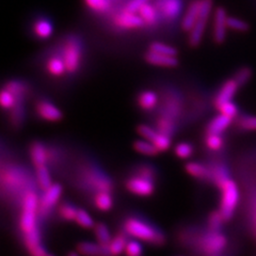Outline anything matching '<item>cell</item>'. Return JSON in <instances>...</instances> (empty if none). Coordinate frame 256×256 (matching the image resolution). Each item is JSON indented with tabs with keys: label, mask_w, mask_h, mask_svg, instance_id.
Returning a JSON list of instances; mask_svg holds the SVG:
<instances>
[{
	"label": "cell",
	"mask_w": 256,
	"mask_h": 256,
	"mask_svg": "<svg viewBox=\"0 0 256 256\" xmlns=\"http://www.w3.org/2000/svg\"><path fill=\"white\" fill-rule=\"evenodd\" d=\"M123 230L128 236L156 246H162L166 242V237L162 230L137 216H130L124 220Z\"/></svg>",
	"instance_id": "1"
},
{
	"label": "cell",
	"mask_w": 256,
	"mask_h": 256,
	"mask_svg": "<svg viewBox=\"0 0 256 256\" xmlns=\"http://www.w3.org/2000/svg\"><path fill=\"white\" fill-rule=\"evenodd\" d=\"M221 191L219 210L226 222L230 221L235 214L239 203V189L233 180H226L219 187Z\"/></svg>",
	"instance_id": "2"
},
{
	"label": "cell",
	"mask_w": 256,
	"mask_h": 256,
	"mask_svg": "<svg viewBox=\"0 0 256 256\" xmlns=\"http://www.w3.org/2000/svg\"><path fill=\"white\" fill-rule=\"evenodd\" d=\"M62 58L68 73L78 70L82 60V45L77 36H70L63 45Z\"/></svg>",
	"instance_id": "3"
},
{
	"label": "cell",
	"mask_w": 256,
	"mask_h": 256,
	"mask_svg": "<svg viewBox=\"0 0 256 256\" xmlns=\"http://www.w3.org/2000/svg\"><path fill=\"white\" fill-rule=\"evenodd\" d=\"M212 12V0H200V15L194 27L191 29L189 36V44L192 47H196L202 42L204 31L208 20Z\"/></svg>",
	"instance_id": "4"
},
{
	"label": "cell",
	"mask_w": 256,
	"mask_h": 256,
	"mask_svg": "<svg viewBox=\"0 0 256 256\" xmlns=\"http://www.w3.org/2000/svg\"><path fill=\"white\" fill-rule=\"evenodd\" d=\"M62 186L60 184L56 182L43 191L42 196L40 198L38 203V218L46 220L50 217L54 206L58 204L59 200L62 196Z\"/></svg>",
	"instance_id": "5"
},
{
	"label": "cell",
	"mask_w": 256,
	"mask_h": 256,
	"mask_svg": "<svg viewBox=\"0 0 256 256\" xmlns=\"http://www.w3.org/2000/svg\"><path fill=\"white\" fill-rule=\"evenodd\" d=\"M228 244L226 236L220 232L216 230H208V233L205 234L201 239H200V249L202 250L208 256L217 255L221 253L224 248Z\"/></svg>",
	"instance_id": "6"
},
{
	"label": "cell",
	"mask_w": 256,
	"mask_h": 256,
	"mask_svg": "<svg viewBox=\"0 0 256 256\" xmlns=\"http://www.w3.org/2000/svg\"><path fill=\"white\" fill-rule=\"evenodd\" d=\"M125 188L134 196L148 198L155 192V182L134 174L125 180Z\"/></svg>",
	"instance_id": "7"
},
{
	"label": "cell",
	"mask_w": 256,
	"mask_h": 256,
	"mask_svg": "<svg viewBox=\"0 0 256 256\" xmlns=\"http://www.w3.org/2000/svg\"><path fill=\"white\" fill-rule=\"evenodd\" d=\"M84 182L92 187L93 190L96 192L100 191H110L112 190V182L108 178L106 174H104L102 171L96 170L94 168H90V169L84 170Z\"/></svg>",
	"instance_id": "8"
},
{
	"label": "cell",
	"mask_w": 256,
	"mask_h": 256,
	"mask_svg": "<svg viewBox=\"0 0 256 256\" xmlns=\"http://www.w3.org/2000/svg\"><path fill=\"white\" fill-rule=\"evenodd\" d=\"M228 16L226 14V11L223 8H218L216 9L214 13V22H212V34H214V40L216 43L222 44L226 41V30L228 28Z\"/></svg>",
	"instance_id": "9"
},
{
	"label": "cell",
	"mask_w": 256,
	"mask_h": 256,
	"mask_svg": "<svg viewBox=\"0 0 256 256\" xmlns=\"http://www.w3.org/2000/svg\"><path fill=\"white\" fill-rule=\"evenodd\" d=\"M114 24L118 28L125 29V30L138 29L144 25L140 15H137L134 12H130L127 10L122 11L121 13L116 16Z\"/></svg>",
	"instance_id": "10"
},
{
	"label": "cell",
	"mask_w": 256,
	"mask_h": 256,
	"mask_svg": "<svg viewBox=\"0 0 256 256\" xmlns=\"http://www.w3.org/2000/svg\"><path fill=\"white\" fill-rule=\"evenodd\" d=\"M24 242L30 256H47L48 253L41 242V233L38 228L24 235Z\"/></svg>",
	"instance_id": "11"
},
{
	"label": "cell",
	"mask_w": 256,
	"mask_h": 256,
	"mask_svg": "<svg viewBox=\"0 0 256 256\" xmlns=\"http://www.w3.org/2000/svg\"><path fill=\"white\" fill-rule=\"evenodd\" d=\"M36 109L38 116L47 122H59L63 116L61 110L57 106H54L52 102L47 100L38 102Z\"/></svg>",
	"instance_id": "12"
},
{
	"label": "cell",
	"mask_w": 256,
	"mask_h": 256,
	"mask_svg": "<svg viewBox=\"0 0 256 256\" xmlns=\"http://www.w3.org/2000/svg\"><path fill=\"white\" fill-rule=\"evenodd\" d=\"M155 6L168 20H172L178 18L182 11L180 0H157Z\"/></svg>",
	"instance_id": "13"
},
{
	"label": "cell",
	"mask_w": 256,
	"mask_h": 256,
	"mask_svg": "<svg viewBox=\"0 0 256 256\" xmlns=\"http://www.w3.org/2000/svg\"><path fill=\"white\" fill-rule=\"evenodd\" d=\"M239 86H240L238 84V82L234 78L226 80V82L222 84L221 89L219 90L217 96H216V98H214L216 108H218L224 102H230L232 100H233L235 94L237 93V91L239 89Z\"/></svg>",
	"instance_id": "14"
},
{
	"label": "cell",
	"mask_w": 256,
	"mask_h": 256,
	"mask_svg": "<svg viewBox=\"0 0 256 256\" xmlns=\"http://www.w3.org/2000/svg\"><path fill=\"white\" fill-rule=\"evenodd\" d=\"M38 210L22 208V214L20 217V228L22 235L31 233L32 230L38 228Z\"/></svg>",
	"instance_id": "15"
},
{
	"label": "cell",
	"mask_w": 256,
	"mask_h": 256,
	"mask_svg": "<svg viewBox=\"0 0 256 256\" xmlns=\"http://www.w3.org/2000/svg\"><path fill=\"white\" fill-rule=\"evenodd\" d=\"M77 252L82 256H111L108 246H102L98 242H79L77 244Z\"/></svg>",
	"instance_id": "16"
},
{
	"label": "cell",
	"mask_w": 256,
	"mask_h": 256,
	"mask_svg": "<svg viewBox=\"0 0 256 256\" xmlns=\"http://www.w3.org/2000/svg\"><path fill=\"white\" fill-rule=\"evenodd\" d=\"M146 61L152 64V66L162 68H175L178 64V60L176 56L162 54L150 50H148V52L146 54Z\"/></svg>",
	"instance_id": "17"
},
{
	"label": "cell",
	"mask_w": 256,
	"mask_h": 256,
	"mask_svg": "<svg viewBox=\"0 0 256 256\" xmlns=\"http://www.w3.org/2000/svg\"><path fill=\"white\" fill-rule=\"evenodd\" d=\"M20 170L15 169V168H12V169H9L8 171L2 170V185L6 184V186L9 187L11 192H16L18 189H22V185H24V173L20 172Z\"/></svg>",
	"instance_id": "18"
},
{
	"label": "cell",
	"mask_w": 256,
	"mask_h": 256,
	"mask_svg": "<svg viewBox=\"0 0 256 256\" xmlns=\"http://www.w3.org/2000/svg\"><path fill=\"white\" fill-rule=\"evenodd\" d=\"M30 158L36 168L46 166L48 162V150L42 142L36 141L31 144Z\"/></svg>",
	"instance_id": "19"
},
{
	"label": "cell",
	"mask_w": 256,
	"mask_h": 256,
	"mask_svg": "<svg viewBox=\"0 0 256 256\" xmlns=\"http://www.w3.org/2000/svg\"><path fill=\"white\" fill-rule=\"evenodd\" d=\"M200 15V0H194L192 2L186 13L182 16V28L185 31H191V29L194 27L196 22L198 18Z\"/></svg>",
	"instance_id": "20"
},
{
	"label": "cell",
	"mask_w": 256,
	"mask_h": 256,
	"mask_svg": "<svg viewBox=\"0 0 256 256\" xmlns=\"http://www.w3.org/2000/svg\"><path fill=\"white\" fill-rule=\"evenodd\" d=\"M232 121H233V118H232L220 114L219 116L214 118L212 121L208 123L206 132L207 134H221L222 132H224L228 130V126L232 124Z\"/></svg>",
	"instance_id": "21"
},
{
	"label": "cell",
	"mask_w": 256,
	"mask_h": 256,
	"mask_svg": "<svg viewBox=\"0 0 256 256\" xmlns=\"http://www.w3.org/2000/svg\"><path fill=\"white\" fill-rule=\"evenodd\" d=\"M186 172L191 175L192 178L203 180H212V172L210 166H207L200 162H188L185 166Z\"/></svg>",
	"instance_id": "22"
},
{
	"label": "cell",
	"mask_w": 256,
	"mask_h": 256,
	"mask_svg": "<svg viewBox=\"0 0 256 256\" xmlns=\"http://www.w3.org/2000/svg\"><path fill=\"white\" fill-rule=\"evenodd\" d=\"M94 206L100 212H109L114 206V198L110 194V191H100L96 192L93 198Z\"/></svg>",
	"instance_id": "23"
},
{
	"label": "cell",
	"mask_w": 256,
	"mask_h": 256,
	"mask_svg": "<svg viewBox=\"0 0 256 256\" xmlns=\"http://www.w3.org/2000/svg\"><path fill=\"white\" fill-rule=\"evenodd\" d=\"M128 242V235L124 230L118 232V233L112 238L111 242L109 244V252L111 256H118L125 251L126 244Z\"/></svg>",
	"instance_id": "24"
},
{
	"label": "cell",
	"mask_w": 256,
	"mask_h": 256,
	"mask_svg": "<svg viewBox=\"0 0 256 256\" xmlns=\"http://www.w3.org/2000/svg\"><path fill=\"white\" fill-rule=\"evenodd\" d=\"M140 18H142L143 22L146 24L148 26H153L157 22L158 20V13H157V8L150 4H144L140 8L138 11Z\"/></svg>",
	"instance_id": "25"
},
{
	"label": "cell",
	"mask_w": 256,
	"mask_h": 256,
	"mask_svg": "<svg viewBox=\"0 0 256 256\" xmlns=\"http://www.w3.org/2000/svg\"><path fill=\"white\" fill-rule=\"evenodd\" d=\"M158 102V96L153 91H143L138 96V105L143 110L154 109Z\"/></svg>",
	"instance_id": "26"
},
{
	"label": "cell",
	"mask_w": 256,
	"mask_h": 256,
	"mask_svg": "<svg viewBox=\"0 0 256 256\" xmlns=\"http://www.w3.org/2000/svg\"><path fill=\"white\" fill-rule=\"evenodd\" d=\"M77 212H78V208L74 204H72L70 202H68V201L60 203L58 206L59 217L66 222H72V221L75 222Z\"/></svg>",
	"instance_id": "27"
},
{
	"label": "cell",
	"mask_w": 256,
	"mask_h": 256,
	"mask_svg": "<svg viewBox=\"0 0 256 256\" xmlns=\"http://www.w3.org/2000/svg\"><path fill=\"white\" fill-rule=\"evenodd\" d=\"M47 72L54 77L62 76L66 70V66L62 57H52L46 64Z\"/></svg>",
	"instance_id": "28"
},
{
	"label": "cell",
	"mask_w": 256,
	"mask_h": 256,
	"mask_svg": "<svg viewBox=\"0 0 256 256\" xmlns=\"http://www.w3.org/2000/svg\"><path fill=\"white\" fill-rule=\"evenodd\" d=\"M34 31L36 36L38 38H50L54 34V26L52 24L47 20H38L36 22L34 27Z\"/></svg>",
	"instance_id": "29"
},
{
	"label": "cell",
	"mask_w": 256,
	"mask_h": 256,
	"mask_svg": "<svg viewBox=\"0 0 256 256\" xmlns=\"http://www.w3.org/2000/svg\"><path fill=\"white\" fill-rule=\"evenodd\" d=\"M36 182L40 189H42L44 191L47 188H50L52 185V182L50 172L48 170L47 166H38V168H36Z\"/></svg>",
	"instance_id": "30"
},
{
	"label": "cell",
	"mask_w": 256,
	"mask_h": 256,
	"mask_svg": "<svg viewBox=\"0 0 256 256\" xmlns=\"http://www.w3.org/2000/svg\"><path fill=\"white\" fill-rule=\"evenodd\" d=\"M134 148L140 154L146 156H157L160 152L153 142L148 140H137L134 142Z\"/></svg>",
	"instance_id": "31"
},
{
	"label": "cell",
	"mask_w": 256,
	"mask_h": 256,
	"mask_svg": "<svg viewBox=\"0 0 256 256\" xmlns=\"http://www.w3.org/2000/svg\"><path fill=\"white\" fill-rule=\"evenodd\" d=\"M94 234L96 239H98V242L102 246H109V244L111 242L112 237L110 234L109 228L105 223L102 222L96 223L94 226Z\"/></svg>",
	"instance_id": "32"
},
{
	"label": "cell",
	"mask_w": 256,
	"mask_h": 256,
	"mask_svg": "<svg viewBox=\"0 0 256 256\" xmlns=\"http://www.w3.org/2000/svg\"><path fill=\"white\" fill-rule=\"evenodd\" d=\"M6 89H8L15 95V98H18V102H22L27 93V86L20 82V80H11V82L6 84Z\"/></svg>",
	"instance_id": "33"
},
{
	"label": "cell",
	"mask_w": 256,
	"mask_h": 256,
	"mask_svg": "<svg viewBox=\"0 0 256 256\" xmlns=\"http://www.w3.org/2000/svg\"><path fill=\"white\" fill-rule=\"evenodd\" d=\"M75 222L80 228H86V230H91V228H94L95 226V223L91 216L89 214V212H86L84 210H82V208H78Z\"/></svg>",
	"instance_id": "34"
},
{
	"label": "cell",
	"mask_w": 256,
	"mask_h": 256,
	"mask_svg": "<svg viewBox=\"0 0 256 256\" xmlns=\"http://www.w3.org/2000/svg\"><path fill=\"white\" fill-rule=\"evenodd\" d=\"M134 175H139L142 176V178H148L150 180H156L157 178V171L155 170L154 166L152 164H139L134 168Z\"/></svg>",
	"instance_id": "35"
},
{
	"label": "cell",
	"mask_w": 256,
	"mask_h": 256,
	"mask_svg": "<svg viewBox=\"0 0 256 256\" xmlns=\"http://www.w3.org/2000/svg\"><path fill=\"white\" fill-rule=\"evenodd\" d=\"M88 8L96 13H105L111 6V0H84Z\"/></svg>",
	"instance_id": "36"
},
{
	"label": "cell",
	"mask_w": 256,
	"mask_h": 256,
	"mask_svg": "<svg viewBox=\"0 0 256 256\" xmlns=\"http://www.w3.org/2000/svg\"><path fill=\"white\" fill-rule=\"evenodd\" d=\"M206 146L212 152L220 150L224 146V140L221 134H207L206 139H205Z\"/></svg>",
	"instance_id": "37"
},
{
	"label": "cell",
	"mask_w": 256,
	"mask_h": 256,
	"mask_svg": "<svg viewBox=\"0 0 256 256\" xmlns=\"http://www.w3.org/2000/svg\"><path fill=\"white\" fill-rule=\"evenodd\" d=\"M237 125L246 132H256V116H242L238 118Z\"/></svg>",
	"instance_id": "38"
},
{
	"label": "cell",
	"mask_w": 256,
	"mask_h": 256,
	"mask_svg": "<svg viewBox=\"0 0 256 256\" xmlns=\"http://www.w3.org/2000/svg\"><path fill=\"white\" fill-rule=\"evenodd\" d=\"M0 104L4 109H13L18 104V98H15V95L12 92L4 88L2 91V94H0Z\"/></svg>",
	"instance_id": "39"
},
{
	"label": "cell",
	"mask_w": 256,
	"mask_h": 256,
	"mask_svg": "<svg viewBox=\"0 0 256 256\" xmlns=\"http://www.w3.org/2000/svg\"><path fill=\"white\" fill-rule=\"evenodd\" d=\"M174 153L176 157H178L180 159H187L194 154V146H192L191 143L180 142L175 146Z\"/></svg>",
	"instance_id": "40"
},
{
	"label": "cell",
	"mask_w": 256,
	"mask_h": 256,
	"mask_svg": "<svg viewBox=\"0 0 256 256\" xmlns=\"http://www.w3.org/2000/svg\"><path fill=\"white\" fill-rule=\"evenodd\" d=\"M223 222H226V220L223 219L222 214L220 212V210H216L212 212L210 217H208V228L210 230H216V232H220Z\"/></svg>",
	"instance_id": "41"
},
{
	"label": "cell",
	"mask_w": 256,
	"mask_h": 256,
	"mask_svg": "<svg viewBox=\"0 0 256 256\" xmlns=\"http://www.w3.org/2000/svg\"><path fill=\"white\" fill-rule=\"evenodd\" d=\"M150 50L158 52V54H169V56H178V50L176 48L173 46L166 45L164 43H160V42H155L153 44H150Z\"/></svg>",
	"instance_id": "42"
},
{
	"label": "cell",
	"mask_w": 256,
	"mask_h": 256,
	"mask_svg": "<svg viewBox=\"0 0 256 256\" xmlns=\"http://www.w3.org/2000/svg\"><path fill=\"white\" fill-rule=\"evenodd\" d=\"M153 143L155 144V146L158 148L159 152H166L170 148L172 141L170 136H166L162 132H158L156 138L153 140Z\"/></svg>",
	"instance_id": "43"
},
{
	"label": "cell",
	"mask_w": 256,
	"mask_h": 256,
	"mask_svg": "<svg viewBox=\"0 0 256 256\" xmlns=\"http://www.w3.org/2000/svg\"><path fill=\"white\" fill-rule=\"evenodd\" d=\"M156 126H157V130L159 132H162L166 136H170V137L175 130V126L172 122V120H170V118H159L157 121Z\"/></svg>",
	"instance_id": "44"
},
{
	"label": "cell",
	"mask_w": 256,
	"mask_h": 256,
	"mask_svg": "<svg viewBox=\"0 0 256 256\" xmlns=\"http://www.w3.org/2000/svg\"><path fill=\"white\" fill-rule=\"evenodd\" d=\"M125 256H143V248L138 240H128L125 248Z\"/></svg>",
	"instance_id": "45"
},
{
	"label": "cell",
	"mask_w": 256,
	"mask_h": 256,
	"mask_svg": "<svg viewBox=\"0 0 256 256\" xmlns=\"http://www.w3.org/2000/svg\"><path fill=\"white\" fill-rule=\"evenodd\" d=\"M24 118H25V110H24L22 102H18L15 107L13 108V111L11 114V120L12 123L15 126H20L22 124Z\"/></svg>",
	"instance_id": "46"
},
{
	"label": "cell",
	"mask_w": 256,
	"mask_h": 256,
	"mask_svg": "<svg viewBox=\"0 0 256 256\" xmlns=\"http://www.w3.org/2000/svg\"><path fill=\"white\" fill-rule=\"evenodd\" d=\"M217 109L220 114H222L224 116H228L232 118H234L238 116V108L232 100L222 104V105H220Z\"/></svg>",
	"instance_id": "47"
},
{
	"label": "cell",
	"mask_w": 256,
	"mask_h": 256,
	"mask_svg": "<svg viewBox=\"0 0 256 256\" xmlns=\"http://www.w3.org/2000/svg\"><path fill=\"white\" fill-rule=\"evenodd\" d=\"M138 134L143 137L146 140H148L150 142H153V140L156 138V136L158 134V130H154L153 127H150L146 124H141L137 128Z\"/></svg>",
	"instance_id": "48"
},
{
	"label": "cell",
	"mask_w": 256,
	"mask_h": 256,
	"mask_svg": "<svg viewBox=\"0 0 256 256\" xmlns=\"http://www.w3.org/2000/svg\"><path fill=\"white\" fill-rule=\"evenodd\" d=\"M228 26L230 29L234 30V31H238V32H244L249 29V25H248L244 20L236 18H228Z\"/></svg>",
	"instance_id": "49"
},
{
	"label": "cell",
	"mask_w": 256,
	"mask_h": 256,
	"mask_svg": "<svg viewBox=\"0 0 256 256\" xmlns=\"http://www.w3.org/2000/svg\"><path fill=\"white\" fill-rule=\"evenodd\" d=\"M251 76H252V70L249 68H242L237 72L234 79L238 82V84L242 86L249 82Z\"/></svg>",
	"instance_id": "50"
},
{
	"label": "cell",
	"mask_w": 256,
	"mask_h": 256,
	"mask_svg": "<svg viewBox=\"0 0 256 256\" xmlns=\"http://www.w3.org/2000/svg\"><path fill=\"white\" fill-rule=\"evenodd\" d=\"M150 0H130V2L126 4L125 10L137 13L140 10L141 6H143L144 4H146Z\"/></svg>",
	"instance_id": "51"
},
{
	"label": "cell",
	"mask_w": 256,
	"mask_h": 256,
	"mask_svg": "<svg viewBox=\"0 0 256 256\" xmlns=\"http://www.w3.org/2000/svg\"><path fill=\"white\" fill-rule=\"evenodd\" d=\"M68 256H80V254L78 252H75V251H70L68 253Z\"/></svg>",
	"instance_id": "52"
},
{
	"label": "cell",
	"mask_w": 256,
	"mask_h": 256,
	"mask_svg": "<svg viewBox=\"0 0 256 256\" xmlns=\"http://www.w3.org/2000/svg\"><path fill=\"white\" fill-rule=\"evenodd\" d=\"M47 256H54V255H52V254H48Z\"/></svg>",
	"instance_id": "53"
}]
</instances>
